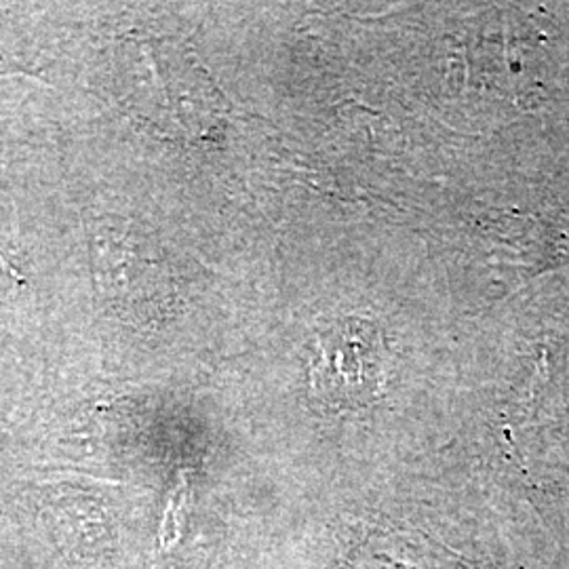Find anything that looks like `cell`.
Returning <instances> with one entry per match:
<instances>
[{
    "label": "cell",
    "mask_w": 569,
    "mask_h": 569,
    "mask_svg": "<svg viewBox=\"0 0 569 569\" xmlns=\"http://www.w3.org/2000/svg\"><path fill=\"white\" fill-rule=\"evenodd\" d=\"M388 346L378 327L346 317L319 331L310 363V387L333 407L371 403L387 385Z\"/></svg>",
    "instance_id": "1"
},
{
    "label": "cell",
    "mask_w": 569,
    "mask_h": 569,
    "mask_svg": "<svg viewBox=\"0 0 569 569\" xmlns=\"http://www.w3.org/2000/svg\"><path fill=\"white\" fill-rule=\"evenodd\" d=\"M91 256L103 305L122 321H148L164 293L163 274L129 226L100 220L91 230Z\"/></svg>",
    "instance_id": "2"
},
{
    "label": "cell",
    "mask_w": 569,
    "mask_h": 569,
    "mask_svg": "<svg viewBox=\"0 0 569 569\" xmlns=\"http://www.w3.org/2000/svg\"><path fill=\"white\" fill-rule=\"evenodd\" d=\"M23 284V277L11 260L0 251V302L11 300Z\"/></svg>",
    "instance_id": "3"
}]
</instances>
